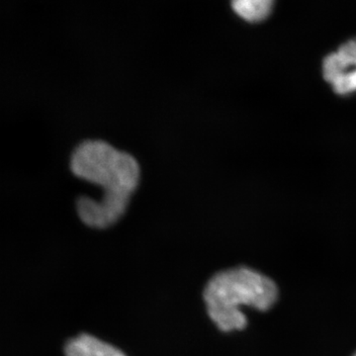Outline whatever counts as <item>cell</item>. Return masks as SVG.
<instances>
[{
  "label": "cell",
  "instance_id": "6da1fadb",
  "mask_svg": "<svg viewBox=\"0 0 356 356\" xmlns=\"http://www.w3.org/2000/svg\"><path fill=\"white\" fill-rule=\"evenodd\" d=\"M70 170L76 177L102 188V200H77L79 216L90 228L106 229L118 222L140 184L137 159L103 140H86L79 145L72 154Z\"/></svg>",
  "mask_w": 356,
  "mask_h": 356
},
{
  "label": "cell",
  "instance_id": "7a4b0ae2",
  "mask_svg": "<svg viewBox=\"0 0 356 356\" xmlns=\"http://www.w3.org/2000/svg\"><path fill=\"white\" fill-rule=\"evenodd\" d=\"M277 299V287L266 276L245 267L213 276L204 290V300L213 322L222 332L238 331L247 325L241 306L268 310Z\"/></svg>",
  "mask_w": 356,
  "mask_h": 356
},
{
  "label": "cell",
  "instance_id": "277c9868",
  "mask_svg": "<svg viewBox=\"0 0 356 356\" xmlns=\"http://www.w3.org/2000/svg\"><path fill=\"white\" fill-rule=\"evenodd\" d=\"M65 356H126L119 348L88 334L70 339L65 346Z\"/></svg>",
  "mask_w": 356,
  "mask_h": 356
},
{
  "label": "cell",
  "instance_id": "5b68a950",
  "mask_svg": "<svg viewBox=\"0 0 356 356\" xmlns=\"http://www.w3.org/2000/svg\"><path fill=\"white\" fill-rule=\"evenodd\" d=\"M274 0H232L234 11L248 22H261L268 17Z\"/></svg>",
  "mask_w": 356,
  "mask_h": 356
},
{
  "label": "cell",
  "instance_id": "8992f818",
  "mask_svg": "<svg viewBox=\"0 0 356 356\" xmlns=\"http://www.w3.org/2000/svg\"><path fill=\"white\" fill-rule=\"evenodd\" d=\"M355 356H356V355Z\"/></svg>",
  "mask_w": 356,
  "mask_h": 356
},
{
  "label": "cell",
  "instance_id": "3957f363",
  "mask_svg": "<svg viewBox=\"0 0 356 356\" xmlns=\"http://www.w3.org/2000/svg\"><path fill=\"white\" fill-rule=\"evenodd\" d=\"M323 76L334 92L348 96L356 92V38L341 44L325 58Z\"/></svg>",
  "mask_w": 356,
  "mask_h": 356
}]
</instances>
